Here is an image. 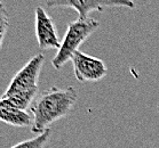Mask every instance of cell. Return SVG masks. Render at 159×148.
Returning a JSON list of instances; mask_svg holds the SVG:
<instances>
[{
    "label": "cell",
    "instance_id": "7a4b0ae2",
    "mask_svg": "<svg viewBox=\"0 0 159 148\" xmlns=\"http://www.w3.org/2000/svg\"><path fill=\"white\" fill-rule=\"evenodd\" d=\"M100 27V23L95 18L88 17L86 19H76L68 24L65 36L61 42V47L57 50L52 64L56 70L62 69L63 66L71 61L72 55L79 50V47L89 38L96 30Z\"/></svg>",
    "mask_w": 159,
    "mask_h": 148
},
{
    "label": "cell",
    "instance_id": "8992f818",
    "mask_svg": "<svg viewBox=\"0 0 159 148\" xmlns=\"http://www.w3.org/2000/svg\"><path fill=\"white\" fill-rule=\"evenodd\" d=\"M36 36L38 46L41 50L47 49H60L61 41L57 36L53 18L47 14L43 7L36 8Z\"/></svg>",
    "mask_w": 159,
    "mask_h": 148
},
{
    "label": "cell",
    "instance_id": "6da1fadb",
    "mask_svg": "<svg viewBox=\"0 0 159 148\" xmlns=\"http://www.w3.org/2000/svg\"><path fill=\"white\" fill-rule=\"evenodd\" d=\"M78 100V92L73 87H52L38 95L30 106L32 114L31 130L34 133H43L58 120L69 115Z\"/></svg>",
    "mask_w": 159,
    "mask_h": 148
},
{
    "label": "cell",
    "instance_id": "ba28073f",
    "mask_svg": "<svg viewBox=\"0 0 159 148\" xmlns=\"http://www.w3.org/2000/svg\"><path fill=\"white\" fill-rule=\"evenodd\" d=\"M51 129H47V130L43 131V133L38 134L37 137L21 141V142L14 145L11 148H45L47 142L49 141V139H51Z\"/></svg>",
    "mask_w": 159,
    "mask_h": 148
},
{
    "label": "cell",
    "instance_id": "9c48e42d",
    "mask_svg": "<svg viewBox=\"0 0 159 148\" xmlns=\"http://www.w3.org/2000/svg\"><path fill=\"white\" fill-rule=\"evenodd\" d=\"M8 29H9V15L5 5L0 1V50L4 44L5 36L7 34Z\"/></svg>",
    "mask_w": 159,
    "mask_h": 148
},
{
    "label": "cell",
    "instance_id": "52a82bcc",
    "mask_svg": "<svg viewBox=\"0 0 159 148\" xmlns=\"http://www.w3.org/2000/svg\"><path fill=\"white\" fill-rule=\"evenodd\" d=\"M0 121L9 125L23 128L32 125L33 119L26 111L15 108L0 100Z\"/></svg>",
    "mask_w": 159,
    "mask_h": 148
},
{
    "label": "cell",
    "instance_id": "5b68a950",
    "mask_svg": "<svg viewBox=\"0 0 159 148\" xmlns=\"http://www.w3.org/2000/svg\"><path fill=\"white\" fill-rule=\"evenodd\" d=\"M73 73L79 82H96L107 75L108 69L103 61L83 51H76L71 57Z\"/></svg>",
    "mask_w": 159,
    "mask_h": 148
},
{
    "label": "cell",
    "instance_id": "277c9868",
    "mask_svg": "<svg viewBox=\"0 0 159 148\" xmlns=\"http://www.w3.org/2000/svg\"><path fill=\"white\" fill-rule=\"evenodd\" d=\"M48 7L73 8L78 13V18L86 19L92 11H103L105 8L125 7L134 9L133 0H45Z\"/></svg>",
    "mask_w": 159,
    "mask_h": 148
},
{
    "label": "cell",
    "instance_id": "3957f363",
    "mask_svg": "<svg viewBox=\"0 0 159 148\" xmlns=\"http://www.w3.org/2000/svg\"><path fill=\"white\" fill-rule=\"evenodd\" d=\"M45 61L43 54L34 55L25 65L14 75L1 97H8L17 94L38 92V80Z\"/></svg>",
    "mask_w": 159,
    "mask_h": 148
},
{
    "label": "cell",
    "instance_id": "30bf717a",
    "mask_svg": "<svg viewBox=\"0 0 159 148\" xmlns=\"http://www.w3.org/2000/svg\"><path fill=\"white\" fill-rule=\"evenodd\" d=\"M157 112H158V113H159V104H158V105H157Z\"/></svg>",
    "mask_w": 159,
    "mask_h": 148
}]
</instances>
